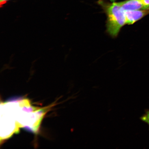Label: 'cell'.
<instances>
[{"label":"cell","instance_id":"obj_1","mask_svg":"<svg viewBox=\"0 0 149 149\" xmlns=\"http://www.w3.org/2000/svg\"><path fill=\"white\" fill-rule=\"evenodd\" d=\"M98 3L107 15V33L113 38L116 37L122 28L126 25L125 10L117 3H110L100 0Z\"/></svg>","mask_w":149,"mask_h":149},{"label":"cell","instance_id":"obj_2","mask_svg":"<svg viewBox=\"0 0 149 149\" xmlns=\"http://www.w3.org/2000/svg\"><path fill=\"white\" fill-rule=\"evenodd\" d=\"M149 14V9L125 11L126 25H132Z\"/></svg>","mask_w":149,"mask_h":149},{"label":"cell","instance_id":"obj_3","mask_svg":"<svg viewBox=\"0 0 149 149\" xmlns=\"http://www.w3.org/2000/svg\"><path fill=\"white\" fill-rule=\"evenodd\" d=\"M117 3L125 11L146 9L141 0H126Z\"/></svg>","mask_w":149,"mask_h":149},{"label":"cell","instance_id":"obj_4","mask_svg":"<svg viewBox=\"0 0 149 149\" xmlns=\"http://www.w3.org/2000/svg\"><path fill=\"white\" fill-rule=\"evenodd\" d=\"M141 120L147 123L149 127V110L147 111L145 114L141 117Z\"/></svg>","mask_w":149,"mask_h":149},{"label":"cell","instance_id":"obj_5","mask_svg":"<svg viewBox=\"0 0 149 149\" xmlns=\"http://www.w3.org/2000/svg\"><path fill=\"white\" fill-rule=\"evenodd\" d=\"M141 1L145 7L146 9H148L149 7V0H141Z\"/></svg>","mask_w":149,"mask_h":149},{"label":"cell","instance_id":"obj_6","mask_svg":"<svg viewBox=\"0 0 149 149\" xmlns=\"http://www.w3.org/2000/svg\"><path fill=\"white\" fill-rule=\"evenodd\" d=\"M10 1V0H0V4H1V6H2L4 5L8 1Z\"/></svg>","mask_w":149,"mask_h":149},{"label":"cell","instance_id":"obj_7","mask_svg":"<svg viewBox=\"0 0 149 149\" xmlns=\"http://www.w3.org/2000/svg\"><path fill=\"white\" fill-rule=\"evenodd\" d=\"M110 1L111 2H114L115 1H116V0H110Z\"/></svg>","mask_w":149,"mask_h":149},{"label":"cell","instance_id":"obj_8","mask_svg":"<svg viewBox=\"0 0 149 149\" xmlns=\"http://www.w3.org/2000/svg\"><path fill=\"white\" fill-rule=\"evenodd\" d=\"M148 9H149V7H148Z\"/></svg>","mask_w":149,"mask_h":149}]
</instances>
